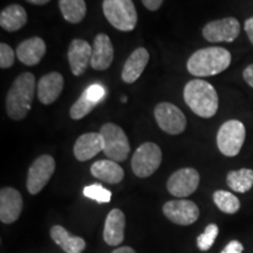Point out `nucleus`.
I'll return each mask as SVG.
<instances>
[{"mask_svg":"<svg viewBox=\"0 0 253 253\" xmlns=\"http://www.w3.org/2000/svg\"><path fill=\"white\" fill-rule=\"evenodd\" d=\"M36 93V77L32 73H23L15 79L7 96H6V112L14 121L26 118L31 110Z\"/></svg>","mask_w":253,"mask_h":253,"instance_id":"1","label":"nucleus"},{"mask_svg":"<svg viewBox=\"0 0 253 253\" xmlns=\"http://www.w3.org/2000/svg\"><path fill=\"white\" fill-rule=\"evenodd\" d=\"M185 103L196 115L210 119L216 115L219 99L214 87L209 82L195 79L185 84L183 91Z\"/></svg>","mask_w":253,"mask_h":253,"instance_id":"2","label":"nucleus"},{"mask_svg":"<svg viewBox=\"0 0 253 253\" xmlns=\"http://www.w3.org/2000/svg\"><path fill=\"white\" fill-rule=\"evenodd\" d=\"M231 63V53L223 47H207L198 49L190 56L186 68L197 78L217 75L224 72Z\"/></svg>","mask_w":253,"mask_h":253,"instance_id":"3","label":"nucleus"},{"mask_svg":"<svg viewBox=\"0 0 253 253\" xmlns=\"http://www.w3.org/2000/svg\"><path fill=\"white\" fill-rule=\"evenodd\" d=\"M103 14L113 27L130 32L137 24V12L132 0H103Z\"/></svg>","mask_w":253,"mask_h":253,"instance_id":"4","label":"nucleus"},{"mask_svg":"<svg viewBox=\"0 0 253 253\" xmlns=\"http://www.w3.org/2000/svg\"><path fill=\"white\" fill-rule=\"evenodd\" d=\"M100 135L103 140V153L109 160L123 162L128 157L130 144L121 126L114 123H106L101 126Z\"/></svg>","mask_w":253,"mask_h":253,"instance_id":"5","label":"nucleus"},{"mask_svg":"<svg viewBox=\"0 0 253 253\" xmlns=\"http://www.w3.org/2000/svg\"><path fill=\"white\" fill-rule=\"evenodd\" d=\"M162 163V150L153 142H145L135 151L131 158L132 172L140 178L150 177Z\"/></svg>","mask_w":253,"mask_h":253,"instance_id":"6","label":"nucleus"},{"mask_svg":"<svg viewBox=\"0 0 253 253\" xmlns=\"http://www.w3.org/2000/svg\"><path fill=\"white\" fill-rule=\"evenodd\" d=\"M246 136L245 126L238 120H230L220 126L217 134L218 149L227 157L237 156L242 150Z\"/></svg>","mask_w":253,"mask_h":253,"instance_id":"7","label":"nucleus"},{"mask_svg":"<svg viewBox=\"0 0 253 253\" xmlns=\"http://www.w3.org/2000/svg\"><path fill=\"white\" fill-rule=\"evenodd\" d=\"M55 170V161L50 155L39 156L31 164L27 173L26 186L31 195H38L52 178Z\"/></svg>","mask_w":253,"mask_h":253,"instance_id":"8","label":"nucleus"},{"mask_svg":"<svg viewBox=\"0 0 253 253\" xmlns=\"http://www.w3.org/2000/svg\"><path fill=\"white\" fill-rule=\"evenodd\" d=\"M155 119L158 126L169 135H179L185 130V115L178 107L170 102H161L155 107Z\"/></svg>","mask_w":253,"mask_h":253,"instance_id":"9","label":"nucleus"},{"mask_svg":"<svg viewBox=\"0 0 253 253\" xmlns=\"http://www.w3.org/2000/svg\"><path fill=\"white\" fill-rule=\"evenodd\" d=\"M201 177L194 168H182L169 177L167 189L172 196L184 198L192 195L197 190Z\"/></svg>","mask_w":253,"mask_h":253,"instance_id":"10","label":"nucleus"},{"mask_svg":"<svg viewBox=\"0 0 253 253\" xmlns=\"http://www.w3.org/2000/svg\"><path fill=\"white\" fill-rule=\"evenodd\" d=\"M239 33V21L232 17L211 21L203 28V37L210 42H232Z\"/></svg>","mask_w":253,"mask_h":253,"instance_id":"11","label":"nucleus"},{"mask_svg":"<svg viewBox=\"0 0 253 253\" xmlns=\"http://www.w3.org/2000/svg\"><path fill=\"white\" fill-rule=\"evenodd\" d=\"M163 213L177 225H191L199 218V209L196 203L186 199L169 201L163 205Z\"/></svg>","mask_w":253,"mask_h":253,"instance_id":"12","label":"nucleus"},{"mask_svg":"<svg viewBox=\"0 0 253 253\" xmlns=\"http://www.w3.org/2000/svg\"><path fill=\"white\" fill-rule=\"evenodd\" d=\"M107 95L106 88L101 84H93L84 90L81 96L75 101L69 109V115L73 120H81L87 116Z\"/></svg>","mask_w":253,"mask_h":253,"instance_id":"13","label":"nucleus"},{"mask_svg":"<svg viewBox=\"0 0 253 253\" xmlns=\"http://www.w3.org/2000/svg\"><path fill=\"white\" fill-rule=\"evenodd\" d=\"M23 211V197L14 188H2L0 191V220L12 224L20 217Z\"/></svg>","mask_w":253,"mask_h":253,"instance_id":"14","label":"nucleus"},{"mask_svg":"<svg viewBox=\"0 0 253 253\" xmlns=\"http://www.w3.org/2000/svg\"><path fill=\"white\" fill-rule=\"evenodd\" d=\"M93 46L86 40L74 39L68 47V61L71 71L75 77H80L87 71L91 60Z\"/></svg>","mask_w":253,"mask_h":253,"instance_id":"15","label":"nucleus"},{"mask_svg":"<svg viewBox=\"0 0 253 253\" xmlns=\"http://www.w3.org/2000/svg\"><path fill=\"white\" fill-rule=\"evenodd\" d=\"M114 60V47L110 38L104 33L95 37L93 42L90 66L95 71H106Z\"/></svg>","mask_w":253,"mask_h":253,"instance_id":"16","label":"nucleus"},{"mask_svg":"<svg viewBox=\"0 0 253 253\" xmlns=\"http://www.w3.org/2000/svg\"><path fill=\"white\" fill-rule=\"evenodd\" d=\"M126 216L120 209H113L104 221L103 239L109 246H118L125 240Z\"/></svg>","mask_w":253,"mask_h":253,"instance_id":"17","label":"nucleus"},{"mask_svg":"<svg viewBox=\"0 0 253 253\" xmlns=\"http://www.w3.org/2000/svg\"><path fill=\"white\" fill-rule=\"evenodd\" d=\"M63 77L58 72H52L40 79L38 84V97L42 104L54 103L62 93Z\"/></svg>","mask_w":253,"mask_h":253,"instance_id":"18","label":"nucleus"},{"mask_svg":"<svg viewBox=\"0 0 253 253\" xmlns=\"http://www.w3.org/2000/svg\"><path fill=\"white\" fill-rule=\"evenodd\" d=\"M74 156L80 162H86L103 151V140L100 132H87L81 135L74 144Z\"/></svg>","mask_w":253,"mask_h":253,"instance_id":"19","label":"nucleus"},{"mask_svg":"<svg viewBox=\"0 0 253 253\" xmlns=\"http://www.w3.org/2000/svg\"><path fill=\"white\" fill-rule=\"evenodd\" d=\"M149 53L144 47H138L126 59L122 69V80L126 84H132L141 77L149 62Z\"/></svg>","mask_w":253,"mask_h":253,"instance_id":"20","label":"nucleus"},{"mask_svg":"<svg viewBox=\"0 0 253 253\" xmlns=\"http://www.w3.org/2000/svg\"><path fill=\"white\" fill-rule=\"evenodd\" d=\"M17 58L26 66H36L46 53V43L41 38L33 37L23 41L17 47Z\"/></svg>","mask_w":253,"mask_h":253,"instance_id":"21","label":"nucleus"},{"mask_svg":"<svg viewBox=\"0 0 253 253\" xmlns=\"http://www.w3.org/2000/svg\"><path fill=\"white\" fill-rule=\"evenodd\" d=\"M50 238L66 253H82L86 249V242L84 238L71 235L61 225H54L50 229Z\"/></svg>","mask_w":253,"mask_h":253,"instance_id":"22","label":"nucleus"},{"mask_svg":"<svg viewBox=\"0 0 253 253\" xmlns=\"http://www.w3.org/2000/svg\"><path fill=\"white\" fill-rule=\"evenodd\" d=\"M91 175L109 184H118L125 177V171L118 162L112 160H101L90 168Z\"/></svg>","mask_w":253,"mask_h":253,"instance_id":"23","label":"nucleus"},{"mask_svg":"<svg viewBox=\"0 0 253 253\" xmlns=\"http://www.w3.org/2000/svg\"><path fill=\"white\" fill-rule=\"evenodd\" d=\"M27 23V13L23 6L13 4L4 8L0 13V26L7 32L21 30Z\"/></svg>","mask_w":253,"mask_h":253,"instance_id":"24","label":"nucleus"},{"mask_svg":"<svg viewBox=\"0 0 253 253\" xmlns=\"http://www.w3.org/2000/svg\"><path fill=\"white\" fill-rule=\"evenodd\" d=\"M59 7L63 18L71 24H79L87 13L84 0H59Z\"/></svg>","mask_w":253,"mask_h":253,"instance_id":"25","label":"nucleus"},{"mask_svg":"<svg viewBox=\"0 0 253 253\" xmlns=\"http://www.w3.org/2000/svg\"><path fill=\"white\" fill-rule=\"evenodd\" d=\"M226 183L233 191L244 194L251 190L253 186V170L252 169H243L233 170L227 173Z\"/></svg>","mask_w":253,"mask_h":253,"instance_id":"26","label":"nucleus"},{"mask_svg":"<svg viewBox=\"0 0 253 253\" xmlns=\"http://www.w3.org/2000/svg\"><path fill=\"white\" fill-rule=\"evenodd\" d=\"M213 202L221 212L233 214L238 212L240 209V202L235 195L224 190H217L213 194Z\"/></svg>","mask_w":253,"mask_h":253,"instance_id":"27","label":"nucleus"},{"mask_svg":"<svg viewBox=\"0 0 253 253\" xmlns=\"http://www.w3.org/2000/svg\"><path fill=\"white\" fill-rule=\"evenodd\" d=\"M218 233H219V227L216 224L211 223L205 227L204 232L197 237V246L201 251H209L212 248L214 240H216Z\"/></svg>","mask_w":253,"mask_h":253,"instance_id":"28","label":"nucleus"},{"mask_svg":"<svg viewBox=\"0 0 253 253\" xmlns=\"http://www.w3.org/2000/svg\"><path fill=\"white\" fill-rule=\"evenodd\" d=\"M84 195L87 198L93 199L97 203H109L112 199V192L104 189L101 184H91L84 186Z\"/></svg>","mask_w":253,"mask_h":253,"instance_id":"29","label":"nucleus"},{"mask_svg":"<svg viewBox=\"0 0 253 253\" xmlns=\"http://www.w3.org/2000/svg\"><path fill=\"white\" fill-rule=\"evenodd\" d=\"M14 50L7 43H0V67L2 69L9 68L14 63Z\"/></svg>","mask_w":253,"mask_h":253,"instance_id":"30","label":"nucleus"},{"mask_svg":"<svg viewBox=\"0 0 253 253\" xmlns=\"http://www.w3.org/2000/svg\"><path fill=\"white\" fill-rule=\"evenodd\" d=\"M243 251H244V246L242 245V243L238 240H231L220 253H243Z\"/></svg>","mask_w":253,"mask_h":253,"instance_id":"31","label":"nucleus"},{"mask_svg":"<svg viewBox=\"0 0 253 253\" xmlns=\"http://www.w3.org/2000/svg\"><path fill=\"white\" fill-rule=\"evenodd\" d=\"M141 1L149 11H157L162 6L164 0H141Z\"/></svg>","mask_w":253,"mask_h":253,"instance_id":"32","label":"nucleus"},{"mask_svg":"<svg viewBox=\"0 0 253 253\" xmlns=\"http://www.w3.org/2000/svg\"><path fill=\"white\" fill-rule=\"evenodd\" d=\"M243 78H244L246 84L253 88V63L244 69V72H243Z\"/></svg>","mask_w":253,"mask_h":253,"instance_id":"33","label":"nucleus"},{"mask_svg":"<svg viewBox=\"0 0 253 253\" xmlns=\"http://www.w3.org/2000/svg\"><path fill=\"white\" fill-rule=\"evenodd\" d=\"M244 28H245V32H246V34H248L250 41L253 43V17L249 18L248 20L245 21Z\"/></svg>","mask_w":253,"mask_h":253,"instance_id":"34","label":"nucleus"},{"mask_svg":"<svg viewBox=\"0 0 253 253\" xmlns=\"http://www.w3.org/2000/svg\"><path fill=\"white\" fill-rule=\"evenodd\" d=\"M110 253H136V252L134 249L129 248V246H122V248H118Z\"/></svg>","mask_w":253,"mask_h":253,"instance_id":"35","label":"nucleus"},{"mask_svg":"<svg viewBox=\"0 0 253 253\" xmlns=\"http://www.w3.org/2000/svg\"><path fill=\"white\" fill-rule=\"evenodd\" d=\"M26 1L33 5H45L47 2H49L50 0H26Z\"/></svg>","mask_w":253,"mask_h":253,"instance_id":"36","label":"nucleus"},{"mask_svg":"<svg viewBox=\"0 0 253 253\" xmlns=\"http://www.w3.org/2000/svg\"><path fill=\"white\" fill-rule=\"evenodd\" d=\"M126 97L123 96V97H122V102H126Z\"/></svg>","mask_w":253,"mask_h":253,"instance_id":"37","label":"nucleus"}]
</instances>
